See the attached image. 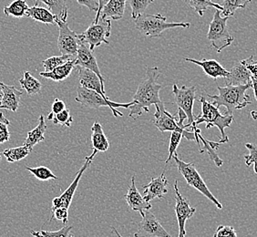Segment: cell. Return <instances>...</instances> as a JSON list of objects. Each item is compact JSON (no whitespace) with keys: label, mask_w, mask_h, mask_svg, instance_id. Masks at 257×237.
I'll return each instance as SVG.
<instances>
[{"label":"cell","mask_w":257,"mask_h":237,"mask_svg":"<svg viewBox=\"0 0 257 237\" xmlns=\"http://www.w3.org/2000/svg\"><path fill=\"white\" fill-rule=\"evenodd\" d=\"M169 183L165 173L163 172L159 177L154 178L151 182L143 186L144 190V199L150 202L154 199H163L164 195L168 193Z\"/></svg>","instance_id":"16"},{"label":"cell","mask_w":257,"mask_h":237,"mask_svg":"<svg viewBox=\"0 0 257 237\" xmlns=\"http://www.w3.org/2000/svg\"><path fill=\"white\" fill-rule=\"evenodd\" d=\"M174 193H175V213L178 221L179 235L178 237H186L185 223L187 220L192 218L196 212V209L190 205L188 200L185 199L180 193L178 187V180L174 182Z\"/></svg>","instance_id":"12"},{"label":"cell","mask_w":257,"mask_h":237,"mask_svg":"<svg viewBox=\"0 0 257 237\" xmlns=\"http://www.w3.org/2000/svg\"><path fill=\"white\" fill-rule=\"evenodd\" d=\"M126 203L133 211L139 212L144 217L145 211L152 209V204L147 202L144 196L140 193L135 184V176L132 177V183L128 189V193L124 196Z\"/></svg>","instance_id":"15"},{"label":"cell","mask_w":257,"mask_h":237,"mask_svg":"<svg viewBox=\"0 0 257 237\" xmlns=\"http://www.w3.org/2000/svg\"><path fill=\"white\" fill-rule=\"evenodd\" d=\"M3 96H4V91H3V89H2V82L0 81V107H1V104H2Z\"/></svg>","instance_id":"47"},{"label":"cell","mask_w":257,"mask_h":237,"mask_svg":"<svg viewBox=\"0 0 257 237\" xmlns=\"http://www.w3.org/2000/svg\"><path fill=\"white\" fill-rule=\"evenodd\" d=\"M225 79V84L238 86L251 83V73L243 61L241 60L232 67Z\"/></svg>","instance_id":"19"},{"label":"cell","mask_w":257,"mask_h":237,"mask_svg":"<svg viewBox=\"0 0 257 237\" xmlns=\"http://www.w3.org/2000/svg\"><path fill=\"white\" fill-rule=\"evenodd\" d=\"M35 6L44 4L54 14L57 19L66 21L68 19L69 9L66 0H34Z\"/></svg>","instance_id":"23"},{"label":"cell","mask_w":257,"mask_h":237,"mask_svg":"<svg viewBox=\"0 0 257 237\" xmlns=\"http://www.w3.org/2000/svg\"><path fill=\"white\" fill-rule=\"evenodd\" d=\"M79 70V80L80 87H83L86 89L94 90L96 92L100 94L103 97H107L105 93V89H103L101 81L99 76L93 72L90 69H85L81 67H76Z\"/></svg>","instance_id":"18"},{"label":"cell","mask_w":257,"mask_h":237,"mask_svg":"<svg viewBox=\"0 0 257 237\" xmlns=\"http://www.w3.org/2000/svg\"><path fill=\"white\" fill-rule=\"evenodd\" d=\"M154 0H130L132 8V18L135 20L139 16L144 14L149 5L154 3Z\"/></svg>","instance_id":"36"},{"label":"cell","mask_w":257,"mask_h":237,"mask_svg":"<svg viewBox=\"0 0 257 237\" xmlns=\"http://www.w3.org/2000/svg\"><path fill=\"white\" fill-rule=\"evenodd\" d=\"M79 5L85 6L89 9L90 11H96L98 12L99 10V4L96 0H77Z\"/></svg>","instance_id":"44"},{"label":"cell","mask_w":257,"mask_h":237,"mask_svg":"<svg viewBox=\"0 0 257 237\" xmlns=\"http://www.w3.org/2000/svg\"><path fill=\"white\" fill-rule=\"evenodd\" d=\"M10 122L9 118L5 117L4 113L0 112V144L9 142L10 139ZM1 152H0V161H1Z\"/></svg>","instance_id":"38"},{"label":"cell","mask_w":257,"mask_h":237,"mask_svg":"<svg viewBox=\"0 0 257 237\" xmlns=\"http://www.w3.org/2000/svg\"><path fill=\"white\" fill-rule=\"evenodd\" d=\"M251 82H252V88L253 89V92H254V96H255V99L257 100V75H253L251 76ZM252 118L254 120L257 118V111H252L251 112Z\"/></svg>","instance_id":"45"},{"label":"cell","mask_w":257,"mask_h":237,"mask_svg":"<svg viewBox=\"0 0 257 237\" xmlns=\"http://www.w3.org/2000/svg\"><path fill=\"white\" fill-rule=\"evenodd\" d=\"M185 3L193 9L198 15L203 17L204 12L210 8H215L216 10L223 11V7L217 3H214L213 0H184Z\"/></svg>","instance_id":"30"},{"label":"cell","mask_w":257,"mask_h":237,"mask_svg":"<svg viewBox=\"0 0 257 237\" xmlns=\"http://www.w3.org/2000/svg\"><path fill=\"white\" fill-rule=\"evenodd\" d=\"M160 77V71L157 67H149L146 69L144 79L139 84L138 89L134 96V105L130 109L128 117L136 118L143 115L144 112H149L152 105L155 106L156 112L165 110L163 100L160 98V90L162 85L159 84L157 79Z\"/></svg>","instance_id":"1"},{"label":"cell","mask_w":257,"mask_h":237,"mask_svg":"<svg viewBox=\"0 0 257 237\" xmlns=\"http://www.w3.org/2000/svg\"><path fill=\"white\" fill-rule=\"evenodd\" d=\"M135 28L146 37L156 38L162 36L163 31L183 28L188 29V22H167V19L162 14H142L135 19Z\"/></svg>","instance_id":"4"},{"label":"cell","mask_w":257,"mask_h":237,"mask_svg":"<svg viewBox=\"0 0 257 237\" xmlns=\"http://www.w3.org/2000/svg\"><path fill=\"white\" fill-rule=\"evenodd\" d=\"M173 159L175 161L179 173L183 175L185 179L186 183L190 186L196 189L200 193L203 194L208 200H210L212 203L218 208L223 209L222 203L218 201L216 197L211 193V191L207 187L206 183H204L201 174L198 173L197 170L195 168V165L193 163H185L182 159H179L177 153L173 154Z\"/></svg>","instance_id":"5"},{"label":"cell","mask_w":257,"mask_h":237,"mask_svg":"<svg viewBox=\"0 0 257 237\" xmlns=\"http://www.w3.org/2000/svg\"><path fill=\"white\" fill-rule=\"evenodd\" d=\"M127 0H109L100 12V20H119L123 18Z\"/></svg>","instance_id":"21"},{"label":"cell","mask_w":257,"mask_h":237,"mask_svg":"<svg viewBox=\"0 0 257 237\" xmlns=\"http://www.w3.org/2000/svg\"><path fill=\"white\" fill-rule=\"evenodd\" d=\"M111 230H112V232H113L114 233L117 235V237H123L120 235V233H119V232L117 231V229H116L115 227H113V226H111Z\"/></svg>","instance_id":"48"},{"label":"cell","mask_w":257,"mask_h":237,"mask_svg":"<svg viewBox=\"0 0 257 237\" xmlns=\"http://www.w3.org/2000/svg\"><path fill=\"white\" fill-rule=\"evenodd\" d=\"M134 237H172L159 222L151 210L145 211L143 220L138 223Z\"/></svg>","instance_id":"13"},{"label":"cell","mask_w":257,"mask_h":237,"mask_svg":"<svg viewBox=\"0 0 257 237\" xmlns=\"http://www.w3.org/2000/svg\"><path fill=\"white\" fill-rule=\"evenodd\" d=\"M66 109V105L63 100L60 99H55L54 102L51 106V114L60 113V111Z\"/></svg>","instance_id":"43"},{"label":"cell","mask_w":257,"mask_h":237,"mask_svg":"<svg viewBox=\"0 0 257 237\" xmlns=\"http://www.w3.org/2000/svg\"><path fill=\"white\" fill-rule=\"evenodd\" d=\"M32 151V149L29 148L28 146L23 144V146L20 147L6 149L3 151L2 154L5 156L9 163H16L26 158L28 155H30Z\"/></svg>","instance_id":"28"},{"label":"cell","mask_w":257,"mask_h":237,"mask_svg":"<svg viewBox=\"0 0 257 237\" xmlns=\"http://www.w3.org/2000/svg\"><path fill=\"white\" fill-rule=\"evenodd\" d=\"M76 67H81L85 69H90L96 74L98 75L101 81V85L105 89V84H104V78L100 73L99 65L97 62V59L95 57L94 52L89 49V45L84 43L81 41L79 44L77 56H76Z\"/></svg>","instance_id":"14"},{"label":"cell","mask_w":257,"mask_h":237,"mask_svg":"<svg viewBox=\"0 0 257 237\" xmlns=\"http://www.w3.org/2000/svg\"><path fill=\"white\" fill-rule=\"evenodd\" d=\"M98 153H99V152H98L97 150H93L92 154L85 158L84 164L82 165V167L80 168V170H79V172L76 174V177H75L74 180H73V182L70 183V185H69V187L67 188V190H66L64 193H62L60 196L54 198V199L52 200V207H51V210L59 207H64L69 209L70 204H71V202H72V199L74 197L75 192H76V190H77V188H78L80 179L82 177V175H83V173H85V171H86L89 165L91 164L93 159H94L95 156H96V154Z\"/></svg>","instance_id":"11"},{"label":"cell","mask_w":257,"mask_h":237,"mask_svg":"<svg viewBox=\"0 0 257 237\" xmlns=\"http://www.w3.org/2000/svg\"><path fill=\"white\" fill-rule=\"evenodd\" d=\"M213 237H237V233L232 226L220 225L214 232Z\"/></svg>","instance_id":"41"},{"label":"cell","mask_w":257,"mask_h":237,"mask_svg":"<svg viewBox=\"0 0 257 237\" xmlns=\"http://www.w3.org/2000/svg\"><path fill=\"white\" fill-rule=\"evenodd\" d=\"M184 60L200 66L203 69L205 74L215 80L219 78H226L229 74V71L224 69L223 66L215 59L197 60V59L184 58Z\"/></svg>","instance_id":"17"},{"label":"cell","mask_w":257,"mask_h":237,"mask_svg":"<svg viewBox=\"0 0 257 237\" xmlns=\"http://www.w3.org/2000/svg\"><path fill=\"white\" fill-rule=\"evenodd\" d=\"M243 63L246 66L248 70L250 71L251 76L257 75V60H253V57L251 56L248 59H242Z\"/></svg>","instance_id":"42"},{"label":"cell","mask_w":257,"mask_h":237,"mask_svg":"<svg viewBox=\"0 0 257 237\" xmlns=\"http://www.w3.org/2000/svg\"><path fill=\"white\" fill-rule=\"evenodd\" d=\"M252 0H223L222 14L224 17H233L236 10L239 9H245Z\"/></svg>","instance_id":"31"},{"label":"cell","mask_w":257,"mask_h":237,"mask_svg":"<svg viewBox=\"0 0 257 237\" xmlns=\"http://www.w3.org/2000/svg\"><path fill=\"white\" fill-rule=\"evenodd\" d=\"M2 89L4 91V96L1 104V109H9L16 112L20 107V98L23 94L22 90L17 89L14 86L6 85L2 82Z\"/></svg>","instance_id":"20"},{"label":"cell","mask_w":257,"mask_h":237,"mask_svg":"<svg viewBox=\"0 0 257 237\" xmlns=\"http://www.w3.org/2000/svg\"><path fill=\"white\" fill-rule=\"evenodd\" d=\"M46 131H47V124L45 122L44 116L40 115L38 126L29 132L24 145L33 150V147L36 144H40V143L44 141V134Z\"/></svg>","instance_id":"26"},{"label":"cell","mask_w":257,"mask_h":237,"mask_svg":"<svg viewBox=\"0 0 257 237\" xmlns=\"http://www.w3.org/2000/svg\"><path fill=\"white\" fill-rule=\"evenodd\" d=\"M26 169L32 173L35 177L38 180L45 182V181H49V180H58L59 178L55 175L54 173L51 172L50 169L46 167V166H39L36 168H31L29 166H26Z\"/></svg>","instance_id":"35"},{"label":"cell","mask_w":257,"mask_h":237,"mask_svg":"<svg viewBox=\"0 0 257 237\" xmlns=\"http://www.w3.org/2000/svg\"><path fill=\"white\" fill-rule=\"evenodd\" d=\"M202 103V112L195 117V125L206 124V129L217 127L221 133L220 144H225L229 142V138L225 134V129L231 127L233 122V115L221 113L217 107H215L211 101L207 100L205 95H201V98L198 99Z\"/></svg>","instance_id":"3"},{"label":"cell","mask_w":257,"mask_h":237,"mask_svg":"<svg viewBox=\"0 0 257 237\" xmlns=\"http://www.w3.org/2000/svg\"><path fill=\"white\" fill-rule=\"evenodd\" d=\"M21 88L25 89L29 96H33L35 94L40 93L42 84L38 79L30 74V71H25L23 77L20 79Z\"/></svg>","instance_id":"27"},{"label":"cell","mask_w":257,"mask_h":237,"mask_svg":"<svg viewBox=\"0 0 257 237\" xmlns=\"http://www.w3.org/2000/svg\"><path fill=\"white\" fill-rule=\"evenodd\" d=\"M252 88V82L246 85H226L225 87L217 86L218 95L204 94L206 98L213 99L212 103L217 107L221 106L226 108V114L232 115L236 109H243L247 105L252 104L250 96L246 93L248 89Z\"/></svg>","instance_id":"2"},{"label":"cell","mask_w":257,"mask_h":237,"mask_svg":"<svg viewBox=\"0 0 257 237\" xmlns=\"http://www.w3.org/2000/svg\"><path fill=\"white\" fill-rule=\"evenodd\" d=\"M73 226H63V227L58 230V231H40V232H37L34 230H31L30 233L34 237H75L74 235H72L70 232L72 230Z\"/></svg>","instance_id":"33"},{"label":"cell","mask_w":257,"mask_h":237,"mask_svg":"<svg viewBox=\"0 0 257 237\" xmlns=\"http://www.w3.org/2000/svg\"><path fill=\"white\" fill-rule=\"evenodd\" d=\"M221 10H215L213 19L210 22L207 39L218 53L232 45L234 38L230 34L227 28L229 17H222Z\"/></svg>","instance_id":"6"},{"label":"cell","mask_w":257,"mask_h":237,"mask_svg":"<svg viewBox=\"0 0 257 237\" xmlns=\"http://www.w3.org/2000/svg\"><path fill=\"white\" fill-rule=\"evenodd\" d=\"M75 68H76V58L70 59L65 64L57 67L56 69L51 71L40 72V75L46 79H50L56 82H60V81H63L67 78H69Z\"/></svg>","instance_id":"22"},{"label":"cell","mask_w":257,"mask_h":237,"mask_svg":"<svg viewBox=\"0 0 257 237\" xmlns=\"http://www.w3.org/2000/svg\"><path fill=\"white\" fill-rule=\"evenodd\" d=\"M59 220L61 221L63 225L69 222V209L64 207L56 208L51 210V220Z\"/></svg>","instance_id":"40"},{"label":"cell","mask_w":257,"mask_h":237,"mask_svg":"<svg viewBox=\"0 0 257 237\" xmlns=\"http://www.w3.org/2000/svg\"><path fill=\"white\" fill-rule=\"evenodd\" d=\"M173 96L175 103L177 104L179 109H183L184 113L187 116V124L192 127L195 118L193 113V103L196 99V87H178L177 85H173Z\"/></svg>","instance_id":"10"},{"label":"cell","mask_w":257,"mask_h":237,"mask_svg":"<svg viewBox=\"0 0 257 237\" xmlns=\"http://www.w3.org/2000/svg\"><path fill=\"white\" fill-rule=\"evenodd\" d=\"M26 17L31 18L36 21H39L44 24H51L56 25L57 17L48 9H45L40 6H34L32 8H29L26 13Z\"/></svg>","instance_id":"25"},{"label":"cell","mask_w":257,"mask_h":237,"mask_svg":"<svg viewBox=\"0 0 257 237\" xmlns=\"http://www.w3.org/2000/svg\"><path fill=\"white\" fill-rule=\"evenodd\" d=\"M29 10V6L26 0H15L10 5L4 8V14L7 17L14 18H23L26 17V13Z\"/></svg>","instance_id":"29"},{"label":"cell","mask_w":257,"mask_h":237,"mask_svg":"<svg viewBox=\"0 0 257 237\" xmlns=\"http://www.w3.org/2000/svg\"><path fill=\"white\" fill-rule=\"evenodd\" d=\"M75 100L81 104L82 106L92 108V109H99L101 107H108L112 111L114 117H118V116L122 117L123 116V114L117 109H119V108L128 109L132 105H134V101H132L130 103L114 102V101H111L108 97H103L94 90L86 89L83 87H79L77 89V96L75 98Z\"/></svg>","instance_id":"7"},{"label":"cell","mask_w":257,"mask_h":237,"mask_svg":"<svg viewBox=\"0 0 257 237\" xmlns=\"http://www.w3.org/2000/svg\"><path fill=\"white\" fill-rule=\"evenodd\" d=\"M48 120L52 121L55 125H60V126H66V127H70V125L73 123V118L70 115V112L68 109H65L64 110L60 111V113L49 114Z\"/></svg>","instance_id":"34"},{"label":"cell","mask_w":257,"mask_h":237,"mask_svg":"<svg viewBox=\"0 0 257 237\" xmlns=\"http://www.w3.org/2000/svg\"><path fill=\"white\" fill-rule=\"evenodd\" d=\"M245 147L249 151V154L244 155L245 164L247 166L253 164V171L257 173V144H246Z\"/></svg>","instance_id":"39"},{"label":"cell","mask_w":257,"mask_h":237,"mask_svg":"<svg viewBox=\"0 0 257 237\" xmlns=\"http://www.w3.org/2000/svg\"><path fill=\"white\" fill-rule=\"evenodd\" d=\"M57 25L60 29V35L58 39V47L61 55H70L76 57L79 46L81 43L79 35L70 30L66 21L57 19Z\"/></svg>","instance_id":"9"},{"label":"cell","mask_w":257,"mask_h":237,"mask_svg":"<svg viewBox=\"0 0 257 237\" xmlns=\"http://www.w3.org/2000/svg\"><path fill=\"white\" fill-rule=\"evenodd\" d=\"M183 132H178V131H173V132H172L171 138H170V144H169L168 158H167L165 163H168L173 158V154L176 153L179 144L181 143L182 138L183 137Z\"/></svg>","instance_id":"37"},{"label":"cell","mask_w":257,"mask_h":237,"mask_svg":"<svg viewBox=\"0 0 257 237\" xmlns=\"http://www.w3.org/2000/svg\"><path fill=\"white\" fill-rule=\"evenodd\" d=\"M91 143L93 150H97L98 152L105 153L109 150V140L104 134L102 126L98 122H95L91 127Z\"/></svg>","instance_id":"24"},{"label":"cell","mask_w":257,"mask_h":237,"mask_svg":"<svg viewBox=\"0 0 257 237\" xmlns=\"http://www.w3.org/2000/svg\"><path fill=\"white\" fill-rule=\"evenodd\" d=\"M76 57L70 56V55H60V56H53L42 61V65L44 67L45 71L49 72L53 69H56L57 67L65 64L70 59H74Z\"/></svg>","instance_id":"32"},{"label":"cell","mask_w":257,"mask_h":237,"mask_svg":"<svg viewBox=\"0 0 257 237\" xmlns=\"http://www.w3.org/2000/svg\"><path fill=\"white\" fill-rule=\"evenodd\" d=\"M109 0H98V4H99V10H98V12H97V15H96V18H95L94 23H97V22H99V17H100V12H101V10L104 8V6L106 5L108 2H109Z\"/></svg>","instance_id":"46"},{"label":"cell","mask_w":257,"mask_h":237,"mask_svg":"<svg viewBox=\"0 0 257 237\" xmlns=\"http://www.w3.org/2000/svg\"><path fill=\"white\" fill-rule=\"evenodd\" d=\"M111 32V20H100L99 22H92L83 33L79 35L82 42L89 45L90 50H94L95 48L99 47L102 43L109 44V40L106 38L110 36Z\"/></svg>","instance_id":"8"}]
</instances>
